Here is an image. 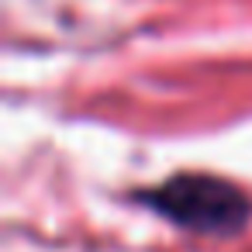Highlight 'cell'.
<instances>
[{
    "label": "cell",
    "mask_w": 252,
    "mask_h": 252,
    "mask_svg": "<svg viewBox=\"0 0 252 252\" xmlns=\"http://www.w3.org/2000/svg\"><path fill=\"white\" fill-rule=\"evenodd\" d=\"M149 204L173 218L183 228L204 231V235H228L238 231L249 218V200L242 197L238 187H231L228 180L218 176H173L169 183H162L156 193H149Z\"/></svg>",
    "instance_id": "cell-1"
}]
</instances>
